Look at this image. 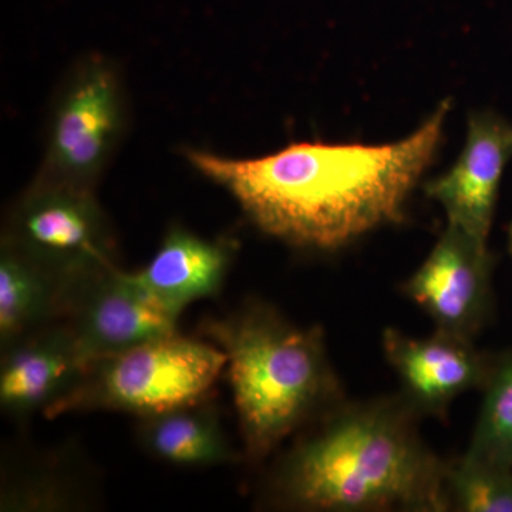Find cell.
Here are the masks:
<instances>
[{
    "label": "cell",
    "mask_w": 512,
    "mask_h": 512,
    "mask_svg": "<svg viewBox=\"0 0 512 512\" xmlns=\"http://www.w3.org/2000/svg\"><path fill=\"white\" fill-rule=\"evenodd\" d=\"M451 100L396 143H292L256 158L187 150V161L232 195L248 220L292 247L338 251L404 220L406 202L443 140Z\"/></svg>",
    "instance_id": "cell-1"
},
{
    "label": "cell",
    "mask_w": 512,
    "mask_h": 512,
    "mask_svg": "<svg viewBox=\"0 0 512 512\" xmlns=\"http://www.w3.org/2000/svg\"><path fill=\"white\" fill-rule=\"evenodd\" d=\"M402 394L342 402L276 460L268 503L303 512H447L448 461Z\"/></svg>",
    "instance_id": "cell-2"
},
{
    "label": "cell",
    "mask_w": 512,
    "mask_h": 512,
    "mask_svg": "<svg viewBox=\"0 0 512 512\" xmlns=\"http://www.w3.org/2000/svg\"><path fill=\"white\" fill-rule=\"evenodd\" d=\"M202 332L225 353L245 457L259 463L343 400L325 332L252 299Z\"/></svg>",
    "instance_id": "cell-3"
},
{
    "label": "cell",
    "mask_w": 512,
    "mask_h": 512,
    "mask_svg": "<svg viewBox=\"0 0 512 512\" xmlns=\"http://www.w3.org/2000/svg\"><path fill=\"white\" fill-rule=\"evenodd\" d=\"M225 366L217 345L175 332L93 360L45 416L104 410L144 417L187 406L207 399Z\"/></svg>",
    "instance_id": "cell-4"
},
{
    "label": "cell",
    "mask_w": 512,
    "mask_h": 512,
    "mask_svg": "<svg viewBox=\"0 0 512 512\" xmlns=\"http://www.w3.org/2000/svg\"><path fill=\"white\" fill-rule=\"evenodd\" d=\"M3 241L64 282L116 264V241L93 188L39 178L19 198Z\"/></svg>",
    "instance_id": "cell-5"
},
{
    "label": "cell",
    "mask_w": 512,
    "mask_h": 512,
    "mask_svg": "<svg viewBox=\"0 0 512 512\" xmlns=\"http://www.w3.org/2000/svg\"><path fill=\"white\" fill-rule=\"evenodd\" d=\"M120 80L107 60L80 64L57 101L42 177L93 188L123 130Z\"/></svg>",
    "instance_id": "cell-6"
},
{
    "label": "cell",
    "mask_w": 512,
    "mask_h": 512,
    "mask_svg": "<svg viewBox=\"0 0 512 512\" xmlns=\"http://www.w3.org/2000/svg\"><path fill=\"white\" fill-rule=\"evenodd\" d=\"M62 319L73 330L89 365L100 357L173 335L180 316L113 264L64 285Z\"/></svg>",
    "instance_id": "cell-7"
},
{
    "label": "cell",
    "mask_w": 512,
    "mask_h": 512,
    "mask_svg": "<svg viewBox=\"0 0 512 512\" xmlns=\"http://www.w3.org/2000/svg\"><path fill=\"white\" fill-rule=\"evenodd\" d=\"M493 269L488 244L447 225L402 292L434 329L476 340L493 313Z\"/></svg>",
    "instance_id": "cell-8"
},
{
    "label": "cell",
    "mask_w": 512,
    "mask_h": 512,
    "mask_svg": "<svg viewBox=\"0 0 512 512\" xmlns=\"http://www.w3.org/2000/svg\"><path fill=\"white\" fill-rule=\"evenodd\" d=\"M382 349L399 379L400 394L421 417L437 419H446L461 394L483 390L495 357L478 350L474 340L436 329L427 338H413L386 328Z\"/></svg>",
    "instance_id": "cell-9"
},
{
    "label": "cell",
    "mask_w": 512,
    "mask_h": 512,
    "mask_svg": "<svg viewBox=\"0 0 512 512\" xmlns=\"http://www.w3.org/2000/svg\"><path fill=\"white\" fill-rule=\"evenodd\" d=\"M512 158V124L491 111L471 114L456 164L426 185L447 225L488 244L505 168Z\"/></svg>",
    "instance_id": "cell-10"
},
{
    "label": "cell",
    "mask_w": 512,
    "mask_h": 512,
    "mask_svg": "<svg viewBox=\"0 0 512 512\" xmlns=\"http://www.w3.org/2000/svg\"><path fill=\"white\" fill-rule=\"evenodd\" d=\"M87 362L63 319L2 349L0 407L15 419L43 416L82 379Z\"/></svg>",
    "instance_id": "cell-11"
},
{
    "label": "cell",
    "mask_w": 512,
    "mask_h": 512,
    "mask_svg": "<svg viewBox=\"0 0 512 512\" xmlns=\"http://www.w3.org/2000/svg\"><path fill=\"white\" fill-rule=\"evenodd\" d=\"M234 245L228 239L210 241L173 227L151 261L131 275L164 308L181 316L191 303L221 291Z\"/></svg>",
    "instance_id": "cell-12"
},
{
    "label": "cell",
    "mask_w": 512,
    "mask_h": 512,
    "mask_svg": "<svg viewBox=\"0 0 512 512\" xmlns=\"http://www.w3.org/2000/svg\"><path fill=\"white\" fill-rule=\"evenodd\" d=\"M137 439L150 456L174 466L214 467L241 460L217 410L205 400L138 417Z\"/></svg>",
    "instance_id": "cell-13"
},
{
    "label": "cell",
    "mask_w": 512,
    "mask_h": 512,
    "mask_svg": "<svg viewBox=\"0 0 512 512\" xmlns=\"http://www.w3.org/2000/svg\"><path fill=\"white\" fill-rule=\"evenodd\" d=\"M64 282L3 241L0 249V350L62 319Z\"/></svg>",
    "instance_id": "cell-14"
},
{
    "label": "cell",
    "mask_w": 512,
    "mask_h": 512,
    "mask_svg": "<svg viewBox=\"0 0 512 512\" xmlns=\"http://www.w3.org/2000/svg\"><path fill=\"white\" fill-rule=\"evenodd\" d=\"M467 454L512 468V349L494 357Z\"/></svg>",
    "instance_id": "cell-15"
},
{
    "label": "cell",
    "mask_w": 512,
    "mask_h": 512,
    "mask_svg": "<svg viewBox=\"0 0 512 512\" xmlns=\"http://www.w3.org/2000/svg\"><path fill=\"white\" fill-rule=\"evenodd\" d=\"M450 511L512 512V468L464 453L448 461Z\"/></svg>",
    "instance_id": "cell-16"
},
{
    "label": "cell",
    "mask_w": 512,
    "mask_h": 512,
    "mask_svg": "<svg viewBox=\"0 0 512 512\" xmlns=\"http://www.w3.org/2000/svg\"><path fill=\"white\" fill-rule=\"evenodd\" d=\"M507 235H508V248H510V252L512 255V222L510 224V228H508Z\"/></svg>",
    "instance_id": "cell-17"
}]
</instances>
